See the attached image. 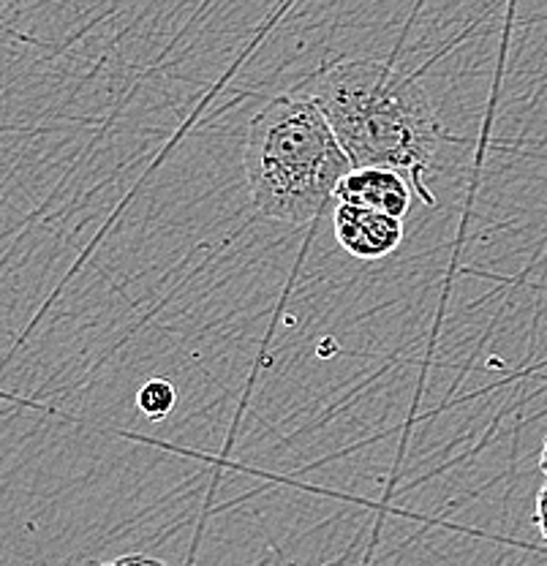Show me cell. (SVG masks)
<instances>
[{"instance_id":"cell-1","label":"cell","mask_w":547,"mask_h":566,"mask_svg":"<svg viewBox=\"0 0 547 566\" xmlns=\"http://www.w3.org/2000/svg\"><path fill=\"white\" fill-rule=\"evenodd\" d=\"M294 93L311 98L333 126L351 167L401 172L433 205L425 177L444 139L436 106L406 71L381 61H338L311 74Z\"/></svg>"},{"instance_id":"cell-2","label":"cell","mask_w":547,"mask_h":566,"mask_svg":"<svg viewBox=\"0 0 547 566\" xmlns=\"http://www.w3.org/2000/svg\"><path fill=\"white\" fill-rule=\"evenodd\" d=\"M243 167L259 216L303 227L329 208L351 161L319 106L290 93L251 117Z\"/></svg>"},{"instance_id":"cell-3","label":"cell","mask_w":547,"mask_h":566,"mask_svg":"<svg viewBox=\"0 0 547 566\" xmlns=\"http://www.w3.org/2000/svg\"><path fill=\"white\" fill-rule=\"evenodd\" d=\"M333 232L338 245L360 262H379L403 243V218L390 212L338 202L333 210Z\"/></svg>"},{"instance_id":"cell-4","label":"cell","mask_w":547,"mask_h":566,"mask_svg":"<svg viewBox=\"0 0 547 566\" xmlns=\"http://www.w3.org/2000/svg\"><path fill=\"white\" fill-rule=\"evenodd\" d=\"M411 191L414 188L401 172L381 167H351L335 188V199L406 218V212L411 208V197H414Z\"/></svg>"},{"instance_id":"cell-5","label":"cell","mask_w":547,"mask_h":566,"mask_svg":"<svg viewBox=\"0 0 547 566\" xmlns=\"http://www.w3.org/2000/svg\"><path fill=\"white\" fill-rule=\"evenodd\" d=\"M175 400H178V392H175V387L169 385L167 379L145 381L137 392L139 411L152 422L164 420V417L175 409Z\"/></svg>"},{"instance_id":"cell-6","label":"cell","mask_w":547,"mask_h":566,"mask_svg":"<svg viewBox=\"0 0 547 566\" xmlns=\"http://www.w3.org/2000/svg\"><path fill=\"white\" fill-rule=\"evenodd\" d=\"M87 566H169V564L167 562H158V558L143 556V553H134V556H120V558H112V562L87 564Z\"/></svg>"},{"instance_id":"cell-7","label":"cell","mask_w":547,"mask_h":566,"mask_svg":"<svg viewBox=\"0 0 547 566\" xmlns=\"http://www.w3.org/2000/svg\"><path fill=\"white\" fill-rule=\"evenodd\" d=\"M534 523H537L539 534H543V539L547 545V480L537 493V506H534Z\"/></svg>"},{"instance_id":"cell-8","label":"cell","mask_w":547,"mask_h":566,"mask_svg":"<svg viewBox=\"0 0 547 566\" xmlns=\"http://www.w3.org/2000/svg\"><path fill=\"white\" fill-rule=\"evenodd\" d=\"M539 471L547 476V439L543 441V452H539Z\"/></svg>"}]
</instances>
